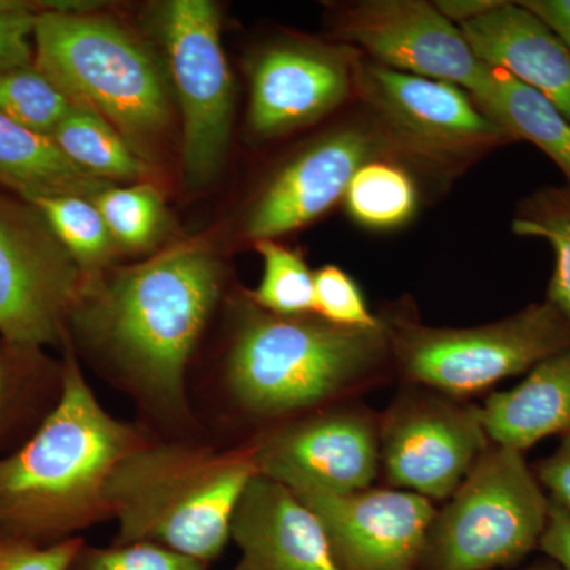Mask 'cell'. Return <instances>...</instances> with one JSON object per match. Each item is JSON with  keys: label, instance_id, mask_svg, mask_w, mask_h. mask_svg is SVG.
Here are the masks:
<instances>
[{"label": "cell", "instance_id": "e575fe53", "mask_svg": "<svg viewBox=\"0 0 570 570\" xmlns=\"http://www.w3.org/2000/svg\"><path fill=\"white\" fill-rule=\"evenodd\" d=\"M539 546L561 569L570 570V515L551 501L549 521Z\"/></svg>", "mask_w": 570, "mask_h": 570}, {"label": "cell", "instance_id": "d590c367", "mask_svg": "<svg viewBox=\"0 0 570 570\" xmlns=\"http://www.w3.org/2000/svg\"><path fill=\"white\" fill-rule=\"evenodd\" d=\"M519 3L538 17L570 50V0H527Z\"/></svg>", "mask_w": 570, "mask_h": 570}, {"label": "cell", "instance_id": "cb8c5ba5", "mask_svg": "<svg viewBox=\"0 0 570 570\" xmlns=\"http://www.w3.org/2000/svg\"><path fill=\"white\" fill-rule=\"evenodd\" d=\"M86 277L110 266L118 245L92 200L78 195H58L31 200Z\"/></svg>", "mask_w": 570, "mask_h": 570}, {"label": "cell", "instance_id": "8d00e7d4", "mask_svg": "<svg viewBox=\"0 0 570 570\" xmlns=\"http://www.w3.org/2000/svg\"><path fill=\"white\" fill-rule=\"evenodd\" d=\"M498 2H485V0H464V2H439L438 9L444 14L445 18H449L450 21L463 22L468 20H472V18L479 17V14L485 13L497 7Z\"/></svg>", "mask_w": 570, "mask_h": 570}, {"label": "cell", "instance_id": "ffe728a7", "mask_svg": "<svg viewBox=\"0 0 570 570\" xmlns=\"http://www.w3.org/2000/svg\"><path fill=\"white\" fill-rule=\"evenodd\" d=\"M115 184L89 175L47 135L33 132L0 115V187L33 198L78 195L94 200Z\"/></svg>", "mask_w": 570, "mask_h": 570}, {"label": "cell", "instance_id": "7402d4cb", "mask_svg": "<svg viewBox=\"0 0 570 570\" xmlns=\"http://www.w3.org/2000/svg\"><path fill=\"white\" fill-rule=\"evenodd\" d=\"M475 102L510 137L534 142L570 181V119L557 105L508 71L491 67L489 85Z\"/></svg>", "mask_w": 570, "mask_h": 570}, {"label": "cell", "instance_id": "4dcf8cb0", "mask_svg": "<svg viewBox=\"0 0 570 570\" xmlns=\"http://www.w3.org/2000/svg\"><path fill=\"white\" fill-rule=\"evenodd\" d=\"M314 313L330 324L348 328H379L381 322L367 309L358 285L337 266L314 273Z\"/></svg>", "mask_w": 570, "mask_h": 570}, {"label": "cell", "instance_id": "d4e9b609", "mask_svg": "<svg viewBox=\"0 0 570 570\" xmlns=\"http://www.w3.org/2000/svg\"><path fill=\"white\" fill-rule=\"evenodd\" d=\"M344 197L356 223L373 228L404 224L417 206V190L409 175L395 165L384 163L363 165Z\"/></svg>", "mask_w": 570, "mask_h": 570}, {"label": "cell", "instance_id": "603a6c76", "mask_svg": "<svg viewBox=\"0 0 570 570\" xmlns=\"http://www.w3.org/2000/svg\"><path fill=\"white\" fill-rule=\"evenodd\" d=\"M51 140L78 167L96 178L115 183H141L149 165L127 145L115 127L96 112L71 105Z\"/></svg>", "mask_w": 570, "mask_h": 570}, {"label": "cell", "instance_id": "52a82bcc", "mask_svg": "<svg viewBox=\"0 0 570 570\" xmlns=\"http://www.w3.org/2000/svg\"><path fill=\"white\" fill-rule=\"evenodd\" d=\"M570 346V317L550 302L497 324L415 328L397 337L403 373L452 397L475 395Z\"/></svg>", "mask_w": 570, "mask_h": 570}, {"label": "cell", "instance_id": "7c38bea8", "mask_svg": "<svg viewBox=\"0 0 570 570\" xmlns=\"http://www.w3.org/2000/svg\"><path fill=\"white\" fill-rule=\"evenodd\" d=\"M340 36L365 48L381 66L452 82L478 99L490 67L480 61L455 22L422 0H371L341 18Z\"/></svg>", "mask_w": 570, "mask_h": 570}, {"label": "cell", "instance_id": "e0dca14e", "mask_svg": "<svg viewBox=\"0 0 570 570\" xmlns=\"http://www.w3.org/2000/svg\"><path fill=\"white\" fill-rule=\"evenodd\" d=\"M230 538L242 553L235 570H341L313 510L265 475L239 499Z\"/></svg>", "mask_w": 570, "mask_h": 570}, {"label": "cell", "instance_id": "836d02e7", "mask_svg": "<svg viewBox=\"0 0 570 570\" xmlns=\"http://www.w3.org/2000/svg\"><path fill=\"white\" fill-rule=\"evenodd\" d=\"M539 480L551 493V502L570 515V433L564 434L560 448L539 466Z\"/></svg>", "mask_w": 570, "mask_h": 570}, {"label": "cell", "instance_id": "3957f363", "mask_svg": "<svg viewBox=\"0 0 570 570\" xmlns=\"http://www.w3.org/2000/svg\"><path fill=\"white\" fill-rule=\"evenodd\" d=\"M255 475L253 444L216 450L148 439L105 490L119 523L116 543H154L209 566L232 539L236 505Z\"/></svg>", "mask_w": 570, "mask_h": 570}, {"label": "cell", "instance_id": "f1b7e54d", "mask_svg": "<svg viewBox=\"0 0 570 570\" xmlns=\"http://www.w3.org/2000/svg\"><path fill=\"white\" fill-rule=\"evenodd\" d=\"M513 230L521 236L547 239L553 246L557 265L549 302L570 317V195L549 198L542 212L517 219Z\"/></svg>", "mask_w": 570, "mask_h": 570}, {"label": "cell", "instance_id": "d6a6232c", "mask_svg": "<svg viewBox=\"0 0 570 570\" xmlns=\"http://www.w3.org/2000/svg\"><path fill=\"white\" fill-rule=\"evenodd\" d=\"M37 13L0 14V69L33 63Z\"/></svg>", "mask_w": 570, "mask_h": 570}, {"label": "cell", "instance_id": "4316f807", "mask_svg": "<svg viewBox=\"0 0 570 570\" xmlns=\"http://www.w3.org/2000/svg\"><path fill=\"white\" fill-rule=\"evenodd\" d=\"M264 258V276L250 294L255 306L276 316L298 317L314 313V273L302 255L273 239L255 242Z\"/></svg>", "mask_w": 570, "mask_h": 570}, {"label": "cell", "instance_id": "9a60e30c", "mask_svg": "<svg viewBox=\"0 0 570 570\" xmlns=\"http://www.w3.org/2000/svg\"><path fill=\"white\" fill-rule=\"evenodd\" d=\"M352 52L346 48L287 43L255 61L249 124L255 134L277 135L316 121L346 100Z\"/></svg>", "mask_w": 570, "mask_h": 570}, {"label": "cell", "instance_id": "30bf717a", "mask_svg": "<svg viewBox=\"0 0 570 570\" xmlns=\"http://www.w3.org/2000/svg\"><path fill=\"white\" fill-rule=\"evenodd\" d=\"M389 482L430 499H449L491 448L480 409L445 395L411 393L379 428Z\"/></svg>", "mask_w": 570, "mask_h": 570}, {"label": "cell", "instance_id": "5bb4252c", "mask_svg": "<svg viewBox=\"0 0 570 570\" xmlns=\"http://www.w3.org/2000/svg\"><path fill=\"white\" fill-rule=\"evenodd\" d=\"M360 92L409 146L433 157H459L508 140L504 127L489 118L452 82L365 63L356 69Z\"/></svg>", "mask_w": 570, "mask_h": 570}, {"label": "cell", "instance_id": "6da1fadb", "mask_svg": "<svg viewBox=\"0 0 570 570\" xmlns=\"http://www.w3.org/2000/svg\"><path fill=\"white\" fill-rule=\"evenodd\" d=\"M223 265L200 245L86 279L70 332L157 417L190 420L186 373L223 292Z\"/></svg>", "mask_w": 570, "mask_h": 570}, {"label": "cell", "instance_id": "83f0119b", "mask_svg": "<svg viewBox=\"0 0 570 570\" xmlns=\"http://www.w3.org/2000/svg\"><path fill=\"white\" fill-rule=\"evenodd\" d=\"M70 108V100L36 63L0 69V115L11 121L51 138Z\"/></svg>", "mask_w": 570, "mask_h": 570}, {"label": "cell", "instance_id": "484cf974", "mask_svg": "<svg viewBox=\"0 0 570 570\" xmlns=\"http://www.w3.org/2000/svg\"><path fill=\"white\" fill-rule=\"evenodd\" d=\"M118 247L132 253L148 250L159 242L167 225V209L151 183L111 186L94 198Z\"/></svg>", "mask_w": 570, "mask_h": 570}, {"label": "cell", "instance_id": "ba28073f", "mask_svg": "<svg viewBox=\"0 0 570 570\" xmlns=\"http://www.w3.org/2000/svg\"><path fill=\"white\" fill-rule=\"evenodd\" d=\"M86 279L39 208L0 187V340L63 346Z\"/></svg>", "mask_w": 570, "mask_h": 570}, {"label": "cell", "instance_id": "d6986e66", "mask_svg": "<svg viewBox=\"0 0 570 570\" xmlns=\"http://www.w3.org/2000/svg\"><path fill=\"white\" fill-rule=\"evenodd\" d=\"M480 417L493 445L521 453L570 433V346L532 367L515 389L491 395Z\"/></svg>", "mask_w": 570, "mask_h": 570}, {"label": "cell", "instance_id": "8992f818", "mask_svg": "<svg viewBox=\"0 0 570 570\" xmlns=\"http://www.w3.org/2000/svg\"><path fill=\"white\" fill-rule=\"evenodd\" d=\"M428 531L417 570H491L515 564L539 546L550 501L523 453H483Z\"/></svg>", "mask_w": 570, "mask_h": 570}, {"label": "cell", "instance_id": "7a4b0ae2", "mask_svg": "<svg viewBox=\"0 0 570 570\" xmlns=\"http://www.w3.org/2000/svg\"><path fill=\"white\" fill-rule=\"evenodd\" d=\"M62 347L58 406L24 445L0 459V530L39 546L75 539L111 519L108 480L148 441L99 403L70 340Z\"/></svg>", "mask_w": 570, "mask_h": 570}, {"label": "cell", "instance_id": "9c48e42d", "mask_svg": "<svg viewBox=\"0 0 570 570\" xmlns=\"http://www.w3.org/2000/svg\"><path fill=\"white\" fill-rule=\"evenodd\" d=\"M159 29L183 112L184 176L187 186H204L223 164L235 110L219 9L208 0H171L160 9Z\"/></svg>", "mask_w": 570, "mask_h": 570}, {"label": "cell", "instance_id": "5b68a950", "mask_svg": "<svg viewBox=\"0 0 570 570\" xmlns=\"http://www.w3.org/2000/svg\"><path fill=\"white\" fill-rule=\"evenodd\" d=\"M33 63L75 107L96 112L142 160L154 159L171 126L159 62L111 18L43 11L33 29Z\"/></svg>", "mask_w": 570, "mask_h": 570}, {"label": "cell", "instance_id": "f546056e", "mask_svg": "<svg viewBox=\"0 0 570 570\" xmlns=\"http://www.w3.org/2000/svg\"><path fill=\"white\" fill-rule=\"evenodd\" d=\"M204 562L183 557L154 543H112L91 547L81 543L67 570H206Z\"/></svg>", "mask_w": 570, "mask_h": 570}, {"label": "cell", "instance_id": "8fae6325", "mask_svg": "<svg viewBox=\"0 0 570 570\" xmlns=\"http://www.w3.org/2000/svg\"><path fill=\"white\" fill-rule=\"evenodd\" d=\"M253 445L258 474L294 493L370 489L381 464L376 423L355 409L296 417Z\"/></svg>", "mask_w": 570, "mask_h": 570}, {"label": "cell", "instance_id": "1f68e13d", "mask_svg": "<svg viewBox=\"0 0 570 570\" xmlns=\"http://www.w3.org/2000/svg\"><path fill=\"white\" fill-rule=\"evenodd\" d=\"M81 538L39 546L0 530V570H67Z\"/></svg>", "mask_w": 570, "mask_h": 570}, {"label": "cell", "instance_id": "ac0fdd59", "mask_svg": "<svg viewBox=\"0 0 570 570\" xmlns=\"http://www.w3.org/2000/svg\"><path fill=\"white\" fill-rule=\"evenodd\" d=\"M459 28L480 61L508 71L570 119V50L530 10L498 2Z\"/></svg>", "mask_w": 570, "mask_h": 570}, {"label": "cell", "instance_id": "44dd1931", "mask_svg": "<svg viewBox=\"0 0 570 570\" xmlns=\"http://www.w3.org/2000/svg\"><path fill=\"white\" fill-rule=\"evenodd\" d=\"M63 389L62 362L43 348L0 340V459L17 452L58 406Z\"/></svg>", "mask_w": 570, "mask_h": 570}, {"label": "cell", "instance_id": "4fadbf2b", "mask_svg": "<svg viewBox=\"0 0 570 570\" xmlns=\"http://www.w3.org/2000/svg\"><path fill=\"white\" fill-rule=\"evenodd\" d=\"M321 521L341 570H417L436 509L400 489L298 491Z\"/></svg>", "mask_w": 570, "mask_h": 570}, {"label": "cell", "instance_id": "74e56055", "mask_svg": "<svg viewBox=\"0 0 570 570\" xmlns=\"http://www.w3.org/2000/svg\"><path fill=\"white\" fill-rule=\"evenodd\" d=\"M528 570H564V569H561V568H532V569H528Z\"/></svg>", "mask_w": 570, "mask_h": 570}, {"label": "cell", "instance_id": "2e32d148", "mask_svg": "<svg viewBox=\"0 0 570 570\" xmlns=\"http://www.w3.org/2000/svg\"><path fill=\"white\" fill-rule=\"evenodd\" d=\"M376 141L360 130L325 137L285 165L246 217L254 242L275 239L317 219L346 195L348 184L376 154Z\"/></svg>", "mask_w": 570, "mask_h": 570}, {"label": "cell", "instance_id": "277c9868", "mask_svg": "<svg viewBox=\"0 0 570 570\" xmlns=\"http://www.w3.org/2000/svg\"><path fill=\"white\" fill-rule=\"evenodd\" d=\"M387 351L384 325L348 328L311 314L276 316L253 303L225 358V387L253 417H291L362 385Z\"/></svg>", "mask_w": 570, "mask_h": 570}]
</instances>
